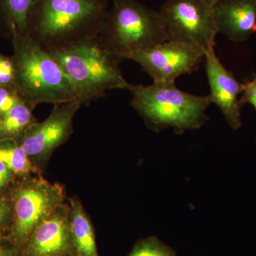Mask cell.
<instances>
[{"instance_id": "cell-14", "label": "cell", "mask_w": 256, "mask_h": 256, "mask_svg": "<svg viewBox=\"0 0 256 256\" xmlns=\"http://www.w3.org/2000/svg\"><path fill=\"white\" fill-rule=\"evenodd\" d=\"M40 0H0V23L10 35L28 34L32 15Z\"/></svg>"}, {"instance_id": "cell-15", "label": "cell", "mask_w": 256, "mask_h": 256, "mask_svg": "<svg viewBox=\"0 0 256 256\" xmlns=\"http://www.w3.org/2000/svg\"><path fill=\"white\" fill-rule=\"evenodd\" d=\"M33 110V107L22 101L0 119V141L13 140L21 144L28 128L38 122Z\"/></svg>"}, {"instance_id": "cell-10", "label": "cell", "mask_w": 256, "mask_h": 256, "mask_svg": "<svg viewBox=\"0 0 256 256\" xmlns=\"http://www.w3.org/2000/svg\"><path fill=\"white\" fill-rule=\"evenodd\" d=\"M76 252L68 202L37 226L20 248V256H64Z\"/></svg>"}, {"instance_id": "cell-23", "label": "cell", "mask_w": 256, "mask_h": 256, "mask_svg": "<svg viewBox=\"0 0 256 256\" xmlns=\"http://www.w3.org/2000/svg\"><path fill=\"white\" fill-rule=\"evenodd\" d=\"M0 256H20V248L6 242L0 246Z\"/></svg>"}, {"instance_id": "cell-17", "label": "cell", "mask_w": 256, "mask_h": 256, "mask_svg": "<svg viewBox=\"0 0 256 256\" xmlns=\"http://www.w3.org/2000/svg\"><path fill=\"white\" fill-rule=\"evenodd\" d=\"M128 256H176V252L160 239L151 236L139 240Z\"/></svg>"}, {"instance_id": "cell-22", "label": "cell", "mask_w": 256, "mask_h": 256, "mask_svg": "<svg viewBox=\"0 0 256 256\" xmlns=\"http://www.w3.org/2000/svg\"><path fill=\"white\" fill-rule=\"evenodd\" d=\"M240 102L242 106L246 104H250L256 110V75H254L250 80L244 82Z\"/></svg>"}, {"instance_id": "cell-18", "label": "cell", "mask_w": 256, "mask_h": 256, "mask_svg": "<svg viewBox=\"0 0 256 256\" xmlns=\"http://www.w3.org/2000/svg\"><path fill=\"white\" fill-rule=\"evenodd\" d=\"M22 101L24 100L14 88L0 86V119Z\"/></svg>"}, {"instance_id": "cell-26", "label": "cell", "mask_w": 256, "mask_h": 256, "mask_svg": "<svg viewBox=\"0 0 256 256\" xmlns=\"http://www.w3.org/2000/svg\"><path fill=\"white\" fill-rule=\"evenodd\" d=\"M64 256H82L78 255V254H76V252H73V254H67V255H65Z\"/></svg>"}, {"instance_id": "cell-13", "label": "cell", "mask_w": 256, "mask_h": 256, "mask_svg": "<svg viewBox=\"0 0 256 256\" xmlns=\"http://www.w3.org/2000/svg\"><path fill=\"white\" fill-rule=\"evenodd\" d=\"M70 225L76 254L82 256H98L92 222L82 202L75 197L68 198Z\"/></svg>"}, {"instance_id": "cell-12", "label": "cell", "mask_w": 256, "mask_h": 256, "mask_svg": "<svg viewBox=\"0 0 256 256\" xmlns=\"http://www.w3.org/2000/svg\"><path fill=\"white\" fill-rule=\"evenodd\" d=\"M218 34L230 41H247L256 33V0H222L213 8Z\"/></svg>"}, {"instance_id": "cell-21", "label": "cell", "mask_w": 256, "mask_h": 256, "mask_svg": "<svg viewBox=\"0 0 256 256\" xmlns=\"http://www.w3.org/2000/svg\"><path fill=\"white\" fill-rule=\"evenodd\" d=\"M12 220L11 204L9 198H0V229L6 236L9 232Z\"/></svg>"}, {"instance_id": "cell-4", "label": "cell", "mask_w": 256, "mask_h": 256, "mask_svg": "<svg viewBox=\"0 0 256 256\" xmlns=\"http://www.w3.org/2000/svg\"><path fill=\"white\" fill-rule=\"evenodd\" d=\"M128 89L132 96L131 106L154 130L197 129L208 118L206 110L212 104L210 95H192L180 90L175 82L130 84Z\"/></svg>"}, {"instance_id": "cell-11", "label": "cell", "mask_w": 256, "mask_h": 256, "mask_svg": "<svg viewBox=\"0 0 256 256\" xmlns=\"http://www.w3.org/2000/svg\"><path fill=\"white\" fill-rule=\"evenodd\" d=\"M204 60L212 104L218 106L232 129H239L242 126L239 96L242 95L244 84L222 64L214 47L205 52Z\"/></svg>"}, {"instance_id": "cell-25", "label": "cell", "mask_w": 256, "mask_h": 256, "mask_svg": "<svg viewBox=\"0 0 256 256\" xmlns=\"http://www.w3.org/2000/svg\"><path fill=\"white\" fill-rule=\"evenodd\" d=\"M206 4L210 5V8H213L217 3L220 2L222 0H204Z\"/></svg>"}, {"instance_id": "cell-2", "label": "cell", "mask_w": 256, "mask_h": 256, "mask_svg": "<svg viewBox=\"0 0 256 256\" xmlns=\"http://www.w3.org/2000/svg\"><path fill=\"white\" fill-rule=\"evenodd\" d=\"M14 88L20 98L35 107L40 104L78 100L70 79L50 52L30 35L12 34Z\"/></svg>"}, {"instance_id": "cell-6", "label": "cell", "mask_w": 256, "mask_h": 256, "mask_svg": "<svg viewBox=\"0 0 256 256\" xmlns=\"http://www.w3.org/2000/svg\"><path fill=\"white\" fill-rule=\"evenodd\" d=\"M8 198L12 220L6 240L20 248L37 226L66 200L63 185L42 175L16 178Z\"/></svg>"}, {"instance_id": "cell-24", "label": "cell", "mask_w": 256, "mask_h": 256, "mask_svg": "<svg viewBox=\"0 0 256 256\" xmlns=\"http://www.w3.org/2000/svg\"><path fill=\"white\" fill-rule=\"evenodd\" d=\"M6 242H8V240H6V234L0 229V246H2Z\"/></svg>"}, {"instance_id": "cell-16", "label": "cell", "mask_w": 256, "mask_h": 256, "mask_svg": "<svg viewBox=\"0 0 256 256\" xmlns=\"http://www.w3.org/2000/svg\"><path fill=\"white\" fill-rule=\"evenodd\" d=\"M0 160L16 178L42 175L41 168L32 161L21 144L15 141H0Z\"/></svg>"}, {"instance_id": "cell-5", "label": "cell", "mask_w": 256, "mask_h": 256, "mask_svg": "<svg viewBox=\"0 0 256 256\" xmlns=\"http://www.w3.org/2000/svg\"><path fill=\"white\" fill-rule=\"evenodd\" d=\"M98 38L120 60L166 41L159 11L138 0H112Z\"/></svg>"}, {"instance_id": "cell-7", "label": "cell", "mask_w": 256, "mask_h": 256, "mask_svg": "<svg viewBox=\"0 0 256 256\" xmlns=\"http://www.w3.org/2000/svg\"><path fill=\"white\" fill-rule=\"evenodd\" d=\"M158 11L166 41L190 44L204 52L215 47L218 30L213 8L204 0H164Z\"/></svg>"}, {"instance_id": "cell-3", "label": "cell", "mask_w": 256, "mask_h": 256, "mask_svg": "<svg viewBox=\"0 0 256 256\" xmlns=\"http://www.w3.org/2000/svg\"><path fill=\"white\" fill-rule=\"evenodd\" d=\"M73 84L77 99L87 105L112 89L128 88L120 60L101 43L98 36L50 52Z\"/></svg>"}, {"instance_id": "cell-20", "label": "cell", "mask_w": 256, "mask_h": 256, "mask_svg": "<svg viewBox=\"0 0 256 256\" xmlns=\"http://www.w3.org/2000/svg\"><path fill=\"white\" fill-rule=\"evenodd\" d=\"M15 175L6 164L0 160V198H8L10 190L16 180Z\"/></svg>"}, {"instance_id": "cell-8", "label": "cell", "mask_w": 256, "mask_h": 256, "mask_svg": "<svg viewBox=\"0 0 256 256\" xmlns=\"http://www.w3.org/2000/svg\"><path fill=\"white\" fill-rule=\"evenodd\" d=\"M204 53L190 44L166 41L131 54L126 60L139 64L153 82H175L181 76L196 72L204 58Z\"/></svg>"}, {"instance_id": "cell-9", "label": "cell", "mask_w": 256, "mask_h": 256, "mask_svg": "<svg viewBox=\"0 0 256 256\" xmlns=\"http://www.w3.org/2000/svg\"><path fill=\"white\" fill-rule=\"evenodd\" d=\"M54 106L45 120L37 122L28 128L20 144L32 161L42 170L54 152L73 132L74 118L82 104L75 100Z\"/></svg>"}, {"instance_id": "cell-19", "label": "cell", "mask_w": 256, "mask_h": 256, "mask_svg": "<svg viewBox=\"0 0 256 256\" xmlns=\"http://www.w3.org/2000/svg\"><path fill=\"white\" fill-rule=\"evenodd\" d=\"M0 86L14 88V66L12 57L2 54H0Z\"/></svg>"}, {"instance_id": "cell-1", "label": "cell", "mask_w": 256, "mask_h": 256, "mask_svg": "<svg viewBox=\"0 0 256 256\" xmlns=\"http://www.w3.org/2000/svg\"><path fill=\"white\" fill-rule=\"evenodd\" d=\"M108 0H40L28 34L47 52L98 36Z\"/></svg>"}]
</instances>
